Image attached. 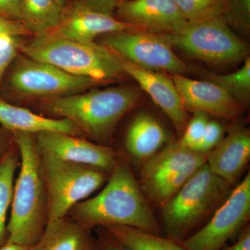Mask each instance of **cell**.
<instances>
[{
	"instance_id": "31",
	"label": "cell",
	"mask_w": 250,
	"mask_h": 250,
	"mask_svg": "<svg viewBox=\"0 0 250 250\" xmlns=\"http://www.w3.org/2000/svg\"><path fill=\"white\" fill-rule=\"evenodd\" d=\"M81 3L102 14L114 16L119 0H78Z\"/></svg>"
},
{
	"instance_id": "7",
	"label": "cell",
	"mask_w": 250,
	"mask_h": 250,
	"mask_svg": "<svg viewBox=\"0 0 250 250\" xmlns=\"http://www.w3.org/2000/svg\"><path fill=\"white\" fill-rule=\"evenodd\" d=\"M172 47L190 58L215 65L238 63L248 57V45L223 16L188 23L178 34H165Z\"/></svg>"
},
{
	"instance_id": "2",
	"label": "cell",
	"mask_w": 250,
	"mask_h": 250,
	"mask_svg": "<svg viewBox=\"0 0 250 250\" xmlns=\"http://www.w3.org/2000/svg\"><path fill=\"white\" fill-rule=\"evenodd\" d=\"M20 155L6 242L36 246L48 224V199L40 151L33 134L14 133Z\"/></svg>"
},
{
	"instance_id": "8",
	"label": "cell",
	"mask_w": 250,
	"mask_h": 250,
	"mask_svg": "<svg viewBox=\"0 0 250 250\" xmlns=\"http://www.w3.org/2000/svg\"><path fill=\"white\" fill-rule=\"evenodd\" d=\"M207 154L184 147L178 141L166 145L143 163L140 186L145 196L163 207L207 163Z\"/></svg>"
},
{
	"instance_id": "26",
	"label": "cell",
	"mask_w": 250,
	"mask_h": 250,
	"mask_svg": "<svg viewBox=\"0 0 250 250\" xmlns=\"http://www.w3.org/2000/svg\"><path fill=\"white\" fill-rule=\"evenodd\" d=\"M223 17L238 35L248 36L250 30V0H227Z\"/></svg>"
},
{
	"instance_id": "17",
	"label": "cell",
	"mask_w": 250,
	"mask_h": 250,
	"mask_svg": "<svg viewBox=\"0 0 250 250\" xmlns=\"http://www.w3.org/2000/svg\"><path fill=\"white\" fill-rule=\"evenodd\" d=\"M250 159V130L244 125L236 124L207 154V164L213 173L233 186L238 184Z\"/></svg>"
},
{
	"instance_id": "4",
	"label": "cell",
	"mask_w": 250,
	"mask_h": 250,
	"mask_svg": "<svg viewBox=\"0 0 250 250\" xmlns=\"http://www.w3.org/2000/svg\"><path fill=\"white\" fill-rule=\"evenodd\" d=\"M231 190L206 163L161 207V231L176 241L187 239L209 220Z\"/></svg>"
},
{
	"instance_id": "33",
	"label": "cell",
	"mask_w": 250,
	"mask_h": 250,
	"mask_svg": "<svg viewBox=\"0 0 250 250\" xmlns=\"http://www.w3.org/2000/svg\"><path fill=\"white\" fill-rule=\"evenodd\" d=\"M98 248L97 250H131L122 244L116 238L103 228V232L100 233V238L97 240Z\"/></svg>"
},
{
	"instance_id": "12",
	"label": "cell",
	"mask_w": 250,
	"mask_h": 250,
	"mask_svg": "<svg viewBox=\"0 0 250 250\" xmlns=\"http://www.w3.org/2000/svg\"><path fill=\"white\" fill-rule=\"evenodd\" d=\"M114 16L135 29L153 34H178L188 24L174 0H122Z\"/></svg>"
},
{
	"instance_id": "35",
	"label": "cell",
	"mask_w": 250,
	"mask_h": 250,
	"mask_svg": "<svg viewBox=\"0 0 250 250\" xmlns=\"http://www.w3.org/2000/svg\"><path fill=\"white\" fill-rule=\"evenodd\" d=\"M0 250H37V244L36 246H24L6 241L0 247Z\"/></svg>"
},
{
	"instance_id": "1",
	"label": "cell",
	"mask_w": 250,
	"mask_h": 250,
	"mask_svg": "<svg viewBox=\"0 0 250 250\" xmlns=\"http://www.w3.org/2000/svg\"><path fill=\"white\" fill-rule=\"evenodd\" d=\"M67 215L90 231L95 228L125 226L162 235L160 224L141 186L124 161H118L98 195L77 204Z\"/></svg>"
},
{
	"instance_id": "3",
	"label": "cell",
	"mask_w": 250,
	"mask_h": 250,
	"mask_svg": "<svg viewBox=\"0 0 250 250\" xmlns=\"http://www.w3.org/2000/svg\"><path fill=\"white\" fill-rule=\"evenodd\" d=\"M139 98L136 88L118 86L46 99L42 105L49 113L71 121L82 134L104 141Z\"/></svg>"
},
{
	"instance_id": "36",
	"label": "cell",
	"mask_w": 250,
	"mask_h": 250,
	"mask_svg": "<svg viewBox=\"0 0 250 250\" xmlns=\"http://www.w3.org/2000/svg\"><path fill=\"white\" fill-rule=\"evenodd\" d=\"M6 143L4 138L0 136V157L4 154V150L6 149Z\"/></svg>"
},
{
	"instance_id": "24",
	"label": "cell",
	"mask_w": 250,
	"mask_h": 250,
	"mask_svg": "<svg viewBox=\"0 0 250 250\" xmlns=\"http://www.w3.org/2000/svg\"><path fill=\"white\" fill-rule=\"evenodd\" d=\"M206 78L220 85L238 100L243 106H247L250 95V59L247 57L241 68L229 74L207 72Z\"/></svg>"
},
{
	"instance_id": "34",
	"label": "cell",
	"mask_w": 250,
	"mask_h": 250,
	"mask_svg": "<svg viewBox=\"0 0 250 250\" xmlns=\"http://www.w3.org/2000/svg\"><path fill=\"white\" fill-rule=\"evenodd\" d=\"M233 245L225 246L221 250H250V224L242 229Z\"/></svg>"
},
{
	"instance_id": "21",
	"label": "cell",
	"mask_w": 250,
	"mask_h": 250,
	"mask_svg": "<svg viewBox=\"0 0 250 250\" xmlns=\"http://www.w3.org/2000/svg\"><path fill=\"white\" fill-rule=\"evenodd\" d=\"M62 11L56 0H21L22 21L35 36L47 34L55 28Z\"/></svg>"
},
{
	"instance_id": "30",
	"label": "cell",
	"mask_w": 250,
	"mask_h": 250,
	"mask_svg": "<svg viewBox=\"0 0 250 250\" xmlns=\"http://www.w3.org/2000/svg\"><path fill=\"white\" fill-rule=\"evenodd\" d=\"M31 34L32 33L22 21L0 16V36L6 35L20 37Z\"/></svg>"
},
{
	"instance_id": "37",
	"label": "cell",
	"mask_w": 250,
	"mask_h": 250,
	"mask_svg": "<svg viewBox=\"0 0 250 250\" xmlns=\"http://www.w3.org/2000/svg\"><path fill=\"white\" fill-rule=\"evenodd\" d=\"M56 1L62 8L65 7L67 5V0H56Z\"/></svg>"
},
{
	"instance_id": "38",
	"label": "cell",
	"mask_w": 250,
	"mask_h": 250,
	"mask_svg": "<svg viewBox=\"0 0 250 250\" xmlns=\"http://www.w3.org/2000/svg\"><path fill=\"white\" fill-rule=\"evenodd\" d=\"M119 1H122V0H119Z\"/></svg>"
},
{
	"instance_id": "20",
	"label": "cell",
	"mask_w": 250,
	"mask_h": 250,
	"mask_svg": "<svg viewBox=\"0 0 250 250\" xmlns=\"http://www.w3.org/2000/svg\"><path fill=\"white\" fill-rule=\"evenodd\" d=\"M98 242L90 230L68 215L47 224L37 250H97Z\"/></svg>"
},
{
	"instance_id": "13",
	"label": "cell",
	"mask_w": 250,
	"mask_h": 250,
	"mask_svg": "<svg viewBox=\"0 0 250 250\" xmlns=\"http://www.w3.org/2000/svg\"><path fill=\"white\" fill-rule=\"evenodd\" d=\"M36 142L42 154L68 162L92 166L109 174L118 161L112 148L73 135L45 131L36 134Z\"/></svg>"
},
{
	"instance_id": "32",
	"label": "cell",
	"mask_w": 250,
	"mask_h": 250,
	"mask_svg": "<svg viewBox=\"0 0 250 250\" xmlns=\"http://www.w3.org/2000/svg\"><path fill=\"white\" fill-rule=\"evenodd\" d=\"M0 16L22 21L21 0H0Z\"/></svg>"
},
{
	"instance_id": "9",
	"label": "cell",
	"mask_w": 250,
	"mask_h": 250,
	"mask_svg": "<svg viewBox=\"0 0 250 250\" xmlns=\"http://www.w3.org/2000/svg\"><path fill=\"white\" fill-rule=\"evenodd\" d=\"M250 218V173L237 184L209 220L180 242L187 250H221L237 238Z\"/></svg>"
},
{
	"instance_id": "18",
	"label": "cell",
	"mask_w": 250,
	"mask_h": 250,
	"mask_svg": "<svg viewBox=\"0 0 250 250\" xmlns=\"http://www.w3.org/2000/svg\"><path fill=\"white\" fill-rule=\"evenodd\" d=\"M0 124L14 133L36 135L41 132L52 131L77 136L82 134L77 125L69 120L40 116L27 108L6 103L1 98Z\"/></svg>"
},
{
	"instance_id": "16",
	"label": "cell",
	"mask_w": 250,
	"mask_h": 250,
	"mask_svg": "<svg viewBox=\"0 0 250 250\" xmlns=\"http://www.w3.org/2000/svg\"><path fill=\"white\" fill-rule=\"evenodd\" d=\"M120 59L126 75L134 79L141 89L163 110L180 137L189 121L188 116L172 77L164 72L143 68L121 57Z\"/></svg>"
},
{
	"instance_id": "25",
	"label": "cell",
	"mask_w": 250,
	"mask_h": 250,
	"mask_svg": "<svg viewBox=\"0 0 250 250\" xmlns=\"http://www.w3.org/2000/svg\"><path fill=\"white\" fill-rule=\"evenodd\" d=\"M188 23L223 16L227 0H174Z\"/></svg>"
},
{
	"instance_id": "27",
	"label": "cell",
	"mask_w": 250,
	"mask_h": 250,
	"mask_svg": "<svg viewBox=\"0 0 250 250\" xmlns=\"http://www.w3.org/2000/svg\"><path fill=\"white\" fill-rule=\"evenodd\" d=\"M193 116L188 122L183 134L180 136L178 143L184 147L190 149L195 146L205 131L207 123L209 121V116L201 111H194Z\"/></svg>"
},
{
	"instance_id": "22",
	"label": "cell",
	"mask_w": 250,
	"mask_h": 250,
	"mask_svg": "<svg viewBox=\"0 0 250 250\" xmlns=\"http://www.w3.org/2000/svg\"><path fill=\"white\" fill-rule=\"evenodd\" d=\"M100 228L104 229L117 241L131 250H187L180 242L138 229L125 226Z\"/></svg>"
},
{
	"instance_id": "23",
	"label": "cell",
	"mask_w": 250,
	"mask_h": 250,
	"mask_svg": "<svg viewBox=\"0 0 250 250\" xmlns=\"http://www.w3.org/2000/svg\"><path fill=\"white\" fill-rule=\"evenodd\" d=\"M19 166L17 147L6 151L0 157V247L6 243L7 237L6 215L12 202L15 174Z\"/></svg>"
},
{
	"instance_id": "11",
	"label": "cell",
	"mask_w": 250,
	"mask_h": 250,
	"mask_svg": "<svg viewBox=\"0 0 250 250\" xmlns=\"http://www.w3.org/2000/svg\"><path fill=\"white\" fill-rule=\"evenodd\" d=\"M18 61L10 75V84L15 91L24 96L44 100L59 98L85 91L100 83L27 57Z\"/></svg>"
},
{
	"instance_id": "10",
	"label": "cell",
	"mask_w": 250,
	"mask_h": 250,
	"mask_svg": "<svg viewBox=\"0 0 250 250\" xmlns=\"http://www.w3.org/2000/svg\"><path fill=\"white\" fill-rule=\"evenodd\" d=\"M102 44L118 57L147 70L182 75L188 71L165 34L138 29L116 31L103 35Z\"/></svg>"
},
{
	"instance_id": "28",
	"label": "cell",
	"mask_w": 250,
	"mask_h": 250,
	"mask_svg": "<svg viewBox=\"0 0 250 250\" xmlns=\"http://www.w3.org/2000/svg\"><path fill=\"white\" fill-rule=\"evenodd\" d=\"M223 138L224 129L222 125L218 122L209 120L201 139L190 149L200 154H208L221 142Z\"/></svg>"
},
{
	"instance_id": "5",
	"label": "cell",
	"mask_w": 250,
	"mask_h": 250,
	"mask_svg": "<svg viewBox=\"0 0 250 250\" xmlns=\"http://www.w3.org/2000/svg\"><path fill=\"white\" fill-rule=\"evenodd\" d=\"M21 49L29 58L100 83L126 75L120 57L95 41L77 42L42 34L21 46Z\"/></svg>"
},
{
	"instance_id": "6",
	"label": "cell",
	"mask_w": 250,
	"mask_h": 250,
	"mask_svg": "<svg viewBox=\"0 0 250 250\" xmlns=\"http://www.w3.org/2000/svg\"><path fill=\"white\" fill-rule=\"evenodd\" d=\"M41 156L48 199V223L67 216L75 205L104 187L109 177L106 171L92 166L42 153Z\"/></svg>"
},
{
	"instance_id": "29",
	"label": "cell",
	"mask_w": 250,
	"mask_h": 250,
	"mask_svg": "<svg viewBox=\"0 0 250 250\" xmlns=\"http://www.w3.org/2000/svg\"><path fill=\"white\" fill-rule=\"evenodd\" d=\"M18 37L11 36H0V83L5 72L17 56L21 48Z\"/></svg>"
},
{
	"instance_id": "19",
	"label": "cell",
	"mask_w": 250,
	"mask_h": 250,
	"mask_svg": "<svg viewBox=\"0 0 250 250\" xmlns=\"http://www.w3.org/2000/svg\"><path fill=\"white\" fill-rule=\"evenodd\" d=\"M167 141L162 125L150 114L143 112L130 123L125 146L130 155L144 163L159 152Z\"/></svg>"
},
{
	"instance_id": "14",
	"label": "cell",
	"mask_w": 250,
	"mask_h": 250,
	"mask_svg": "<svg viewBox=\"0 0 250 250\" xmlns=\"http://www.w3.org/2000/svg\"><path fill=\"white\" fill-rule=\"evenodd\" d=\"M135 29L115 16L94 11L77 1L62 8L60 21L48 35L77 42H93L100 36Z\"/></svg>"
},
{
	"instance_id": "15",
	"label": "cell",
	"mask_w": 250,
	"mask_h": 250,
	"mask_svg": "<svg viewBox=\"0 0 250 250\" xmlns=\"http://www.w3.org/2000/svg\"><path fill=\"white\" fill-rule=\"evenodd\" d=\"M172 79L186 109L231 120L241 114L243 106L220 85L210 81L192 80L173 74Z\"/></svg>"
}]
</instances>
